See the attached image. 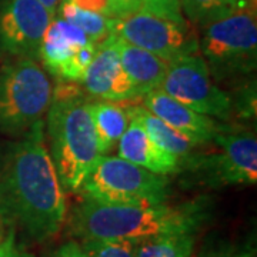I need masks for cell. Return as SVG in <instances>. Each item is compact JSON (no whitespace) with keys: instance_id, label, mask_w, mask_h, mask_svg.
Listing matches in <instances>:
<instances>
[{"instance_id":"obj_26","label":"cell","mask_w":257,"mask_h":257,"mask_svg":"<svg viewBox=\"0 0 257 257\" xmlns=\"http://www.w3.org/2000/svg\"><path fill=\"white\" fill-rule=\"evenodd\" d=\"M70 2L83 10H89V12L113 18L110 0H70Z\"/></svg>"},{"instance_id":"obj_27","label":"cell","mask_w":257,"mask_h":257,"mask_svg":"<svg viewBox=\"0 0 257 257\" xmlns=\"http://www.w3.org/2000/svg\"><path fill=\"white\" fill-rule=\"evenodd\" d=\"M111 13L114 19H123L138 12L142 6V0H110Z\"/></svg>"},{"instance_id":"obj_14","label":"cell","mask_w":257,"mask_h":257,"mask_svg":"<svg viewBox=\"0 0 257 257\" xmlns=\"http://www.w3.org/2000/svg\"><path fill=\"white\" fill-rule=\"evenodd\" d=\"M90 42L80 29L59 16L50 22L43 36L39 59H42L49 73L57 77L72 57Z\"/></svg>"},{"instance_id":"obj_19","label":"cell","mask_w":257,"mask_h":257,"mask_svg":"<svg viewBox=\"0 0 257 257\" xmlns=\"http://www.w3.org/2000/svg\"><path fill=\"white\" fill-rule=\"evenodd\" d=\"M196 233L163 234L139 241L135 246L136 257H192Z\"/></svg>"},{"instance_id":"obj_7","label":"cell","mask_w":257,"mask_h":257,"mask_svg":"<svg viewBox=\"0 0 257 257\" xmlns=\"http://www.w3.org/2000/svg\"><path fill=\"white\" fill-rule=\"evenodd\" d=\"M219 150L213 153H194L182 165L197 173L203 183L211 187L253 186L257 182L256 135L221 124L213 142Z\"/></svg>"},{"instance_id":"obj_4","label":"cell","mask_w":257,"mask_h":257,"mask_svg":"<svg viewBox=\"0 0 257 257\" xmlns=\"http://www.w3.org/2000/svg\"><path fill=\"white\" fill-rule=\"evenodd\" d=\"M202 28L199 49L214 82L253 73L257 64V23L254 0Z\"/></svg>"},{"instance_id":"obj_29","label":"cell","mask_w":257,"mask_h":257,"mask_svg":"<svg viewBox=\"0 0 257 257\" xmlns=\"http://www.w3.org/2000/svg\"><path fill=\"white\" fill-rule=\"evenodd\" d=\"M45 8H46L53 16L56 18V13H57V9H59V6H60V3L63 2V0H39Z\"/></svg>"},{"instance_id":"obj_1","label":"cell","mask_w":257,"mask_h":257,"mask_svg":"<svg viewBox=\"0 0 257 257\" xmlns=\"http://www.w3.org/2000/svg\"><path fill=\"white\" fill-rule=\"evenodd\" d=\"M0 214L32 239L46 241L66 221L64 190L45 145V124L37 121L9 147L0 170Z\"/></svg>"},{"instance_id":"obj_24","label":"cell","mask_w":257,"mask_h":257,"mask_svg":"<svg viewBox=\"0 0 257 257\" xmlns=\"http://www.w3.org/2000/svg\"><path fill=\"white\" fill-rule=\"evenodd\" d=\"M197 257H256L254 248L241 244H216L204 247Z\"/></svg>"},{"instance_id":"obj_9","label":"cell","mask_w":257,"mask_h":257,"mask_svg":"<svg viewBox=\"0 0 257 257\" xmlns=\"http://www.w3.org/2000/svg\"><path fill=\"white\" fill-rule=\"evenodd\" d=\"M113 35L167 63L199 52V40L187 20L163 18L145 10L117 19Z\"/></svg>"},{"instance_id":"obj_6","label":"cell","mask_w":257,"mask_h":257,"mask_svg":"<svg viewBox=\"0 0 257 257\" xmlns=\"http://www.w3.org/2000/svg\"><path fill=\"white\" fill-rule=\"evenodd\" d=\"M52 86L33 59H16L0 69V132L25 135L52 103Z\"/></svg>"},{"instance_id":"obj_23","label":"cell","mask_w":257,"mask_h":257,"mask_svg":"<svg viewBox=\"0 0 257 257\" xmlns=\"http://www.w3.org/2000/svg\"><path fill=\"white\" fill-rule=\"evenodd\" d=\"M231 109L239 113L240 117L254 119L256 117V87L254 84L246 87L237 97H231Z\"/></svg>"},{"instance_id":"obj_12","label":"cell","mask_w":257,"mask_h":257,"mask_svg":"<svg viewBox=\"0 0 257 257\" xmlns=\"http://www.w3.org/2000/svg\"><path fill=\"white\" fill-rule=\"evenodd\" d=\"M143 107L197 146L211 143L220 127L213 117L189 109L160 89L143 96Z\"/></svg>"},{"instance_id":"obj_2","label":"cell","mask_w":257,"mask_h":257,"mask_svg":"<svg viewBox=\"0 0 257 257\" xmlns=\"http://www.w3.org/2000/svg\"><path fill=\"white\" fill-rule=\"evenodd\" d=\"M209 214L207 202L199 199L182 204H103L83 200L70 216V227L83 240H143L175 234L196 233Z\"/></svg>"},{"instance_id":"obj_18","label":"cell","mask_w":257,"mask_h":257,"mask_svg":"<svg viewBox=\"0 0 257 257\" xmlns=\"http://www.w3.org/2000/svg\"><path fill=\"white\" fill-rule=\"evenodd\" d=\"M57 10L60 12V18L80 29L94 43H100L106 37L110 36L117 25V19L83 10L70 0H63Z\"/></svg>"},{"instance_id":"obj_20","label":"cell","mask_w":257,"mask_h":257,"mask_svg":"<svg viewBox=\"0 0 257 257\" xmlns=\"http://www.w3.org/2000/svg\"><path fill=\"white\" fill-rule=\"evenodd\" d=\"M248 0H182V10L187 19L203 26L236 10Z\"/></svg>"},{"instance_id":"obj_13","label":"cell","mask_w":257,"mask_h":257,"mask_svg":"<svg viewBox=\"0 0 257 257\" xmlns=\"http://www.w3.org/2000/svg\"><path fill=\"white\" fill-rule=\"evenodd\" d=\"M119 157L147 169L156 175L169 176L182 172V162L149 138L143 127L130 117L127 130L120 139Z\"/></svg>"},{"instance_id":"obj_30","label":"cell","mask_w":257,"mask_h":257,"mask_svg":"<svg viewBox=\"0 0 257 257\" xmlns=\"http://www.w3.org/2000/svg\"><path fill=\"white\" fill-rule=\"evenodd\" d=\"M12 226H9L8 223H6V220L3 219V216L0 214V244L5 241V239H6V236H8V233H9V230Z\"/></svg>"},{"instance_id":"obj_11","label":"cell","mask_w":257,"mask_h":257,"mask_svg":"<svg viewBox=\"0 0 257 257\" xmlns=\"http://www.w3.org/2000/svg\"><path fill=\"white\" fill-rule=\"evenodd\" d=\"M82 83L86 92L99 100L123 103L140 97L121 67L114 35L97 45L96 56L87 67Z\"/></svg>"},{"instance_id":"obj_17","label":"cell","mask_w":257,"mask_h":257,"mask_svg":"<svg viewBox=\"0 0 257 257\" xmlns=\"http://www.w3.org/2000/svg\"><path fill=\"white\" fill-rule=\"evenodd\" d=\"M127 109L130 117L138 121L149 135V138L157 146H160L163 150L177 157L182 162V165L196 153L197 145L192 143L183 135L176 132L175 128L167 126L165 121H162L155 114L147 111L143 106H127Z\"/></svg>"},{"instance_id":"obj_8","label":"cell","mask_w":257,"mask_h":257,"mask_svg":"<svg viewBox=\"0 0 257 257\" xmlns=\"http://www.w3.org/2000/svg\"><path fill=\"white\" fill-rule=\"evenodd\" d=\"M160 90L213 119L229 120L233 114L231 96L216 84L207 63L197 53L169 63Z\"/></svg>"},{"instance_id":"obj_25","label":"cell","mask_w":257,"mask_h":257,"mask_svg":"<svg viewBox=\"0 0 257 257\" xmlns=\"http://www.w3.org/2000/svg\"><path fill=\"white\" fill-rule=\"evenodd\" d=\"M0 257H33L25 248H22L16 241V230L12 226L5 241L0 244Z\"/></svg>"},{"instance_id":"obj_16","label":"cell","mask_w":257,"mask_h":257,"mask_svg":"<svg viewBox=\"0 0 257 257\" xmlns=\"http://www.w3.org/2000/svg\"><path fill=\"white\" fill-rule=\"evenodd\" d=\"M97 149L100 156H107L119 145L130 123L127 106L117 101L97 100L89 103Z\"/></svg>"},{"instance_id":"obj_5","label":"cell","mask_w":257,"mask_h":257,"mask_svg":"<svg viewBox=\"0 0 257 257\" xmlns=\"http://www.w3.org/2000/svg\"><path fill=\"white\" fill-rule=\"evenodd\" d=\"M77 193L103 204H156L167 202L169 179L107 155L96 160Z\"/></svg>"},{"instance_id":"obj_15","label":"cell","mask_w":257,"mask_h":257,"mask_svg":"<svg viewBox=\"0 0 257 257\" xmlns=\"http://www.w3.org/2000/svg\"><path fill=\"white\" fill-rule=\"evenodd\" d=\"M116 45L121 67L136 87L140 97H143L146 93L160 89L167 73L169 63L145 49L120 40L119 37H116Z\"/></svg>"},{"instance_id":"obj_3","label":"cell","mask_w":257,"mask_h":257,"mask_svg":"<svg viewBox=\"0 0 257 257\" xmlns=\"http://www.w3.org/2000/svg\"><path fill=\"white\" fill-rule=\"evenodd\" d=\"M89 103L77 86L63 84L47 110L50 157L63 190L72 193L100 157Z\"/></svg>"},{"instance_id":"obj_21","label":"cell","mask_w":257,"mask_h":257,"mask_svg":"<svg viewBox=\"0 0 257 257\" xmlns=\"http://www.w3.org/2000/svg\"><path fill=\"white\" fill-rule=\"evenodd\" d=\"M80 246L87 257H136V244L124 240L89 239Z\"/></svg>"},{"instance_id":"obj_28","label":"cell","mask_w":257,"mask_h":257,"mask_svg":"<svg viewBox=\"0 0 257 257\" xmlns=\"http://www.w3.org/2000/svg\"><path fill=\"white\" fill-rule=\"evenodd\" d=\"M53 257H87L82 246L76 241H67L60 246Z\"/></svg>"},{"instance_id":"obj_22","label":"cell","mask_w":257,"mask_h":257,"mask_svg":"<svg viewBox=\"0 0 257 257\" xmlns=\"http://www.w3.org/2000/svg\"><path fill=\"white\" fill-rule=\"evenodd\" d=\"M139 10L175 20H186L182 10V0H142Z\"/></svg>"},{"instance_id":"obj_10","label":"cell","mask_w":257,"mask_h":257,"mask_svg":"<svg viewBox=\"0 0 257 257\" xmlns=\"http://www.w3.org/2000/svg\"><path fill=\"white\" fill-rule=\"evenodd\" d=\"M53 19L39 0H0V52L16 59L37 60Z\"/></svg>"}]
</instances>
